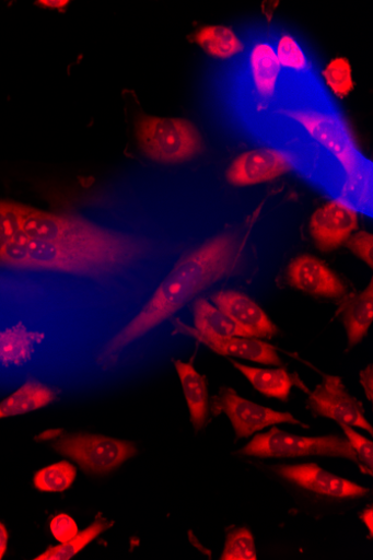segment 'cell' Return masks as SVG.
I'll return each instance as SVG.
<instances>
[{
    "label": "cell",
    "mask_w": 373,
    "mask_h": 560,
    "mask_svg": "<svg viewBox=\"0 0 373 560\" xmlns=\"http://www.w3.org/2000/svg\"><path fill=\"white\" fill-rule=\"evenodd\" d=\"M195 42L210 57L230 59L242 52L244 45L226 26H205L195 35Z\"/></svg>",
    "instance_id": "22"
},
{
    "label": "cell",
    "mask_w": 373,
    "mask_h": 560,
    "mask_svg": "<svg viewBox=\"0 0 373 560\" xmlns=\"http://www.w3.org/2000/svg\"><path fill=\"white\" fill-rule=\"evenodd\" d=\"M342 430L346 439L350 443L353 448L357 460L359 463V469L362 474L368 475L370 477L373 476V443L371 440H368L357 431L352 427L347 424H338Z\"/></svg>",
    "instance_id": "29"
},
{
    "label": "cell",
    "mask_w": 373,
    "mask_h": 560,
    "mask_svg": "<svg viewBox=\"0 0 373 560\" xmlns=\"http://www.w3.org/2000/svg\"><path fill=\"white\" fill-rule=\"evenodd\" d=\"M337 315H341L348 338V348L351 350L358 346L368 331L373 320V282L360 293L343 300Z\"/></svg>",
    "instance_id": "17"
},
{
    "label": "cell",
    "mask_w": 373,
    "mask_h": 560,
    "mask_svg": "<svg viewBox=\"0 0 373 560\" xmlns=\"http://www.w3.org/2000/svg\"><path fill=\"white\" fill-rule=\"evenodd\" d=\"M277 57L282 68L298 72L304 71L307 68V60L301 46L290 35L281 37Z\"/></svg>",
    "instance_id": "30"
},
{
    "label": "cell",
    "mask_w": 373,
    "mask_h": 560,
    "mask_svg": "<svg viewBox=\"0 0 373 560\" xmlns=\"http://www.w3.org/2000/svg\"><path fill=\"white\" fill-rule=\"evenodd\" d=\"M39 337L37 334L26 331L23 327L0 332V362L8 364L25 362L30 359L33 345Z\"/></svg>",
    "instance_id": "24"
},
{
    "label": "cell",
    "mask_w": 373,
    "mask_h": 560,
    "mask_svg": "<svg viewBox=\"0 0 373 560\" xmlns=\"http://www.w3.org/2000/svg\"><path fill=\"white\" fill-rule=\"evenodd\" d=\"M323 75L328 86L339 97H346L354 89L352 69L350 62L345 58L333 60Z\"/></svg>",
    "instance_id": "27"
},
{
    "label": "cell",
    "mask_w": 373,
    "mask_h": 560,
    "mask_svg": "<svg viewBox=\"0 0 373 560\" xmlns=\"http://www.w3.org/2000/svg\"><path fill=\"white\" fill-rule=\"evenodd\" d=\"M175 325L176 332L195 338L218 354L225 355V358L242 359L269 366H283L278 348L257 338L206 337L195 332L191 327L179 320H176Z\"/></svg>",
    "instance_id": "14"
},
{
    "label": "cell",
    "mask_w": 373,
    "mask_h": 560,
    "mask_svg": "<svg viewBox=\"0 0 373 560\" xmlns=\"http://www.w3.org/2000/svg\"><path fill=\"white\" fill-rule=\"evenodd\" d=\"M243 247L236 233H223L185 254L141 312L104 346L97 365L105 371L114 368L129 345L173 317L200 292L233 275Z\"/></svg>",
    "instance_id": "1"
},
{
    "label": "cell",
    "mask_w": 373,
    "mask_h": 560,
    "mask_svg": "<svg viewBox=\"0 0 373 560\" xmlns=\"http://www.w3.org/2000/svg\"><path fill=\"white\" fill-rule=\"evenodd\" d=\"M193 330L206 337H244L250 338L237 324L210 301L199 298L193 305Z\"/></svg>",
    "instance_id": "21"
},
{
    "label": "cell",
    "mask_w": 373,
    "mask_h": 560,
    "mask_svg": "<svg viewBox=\"0 0 373 560\" xmlns=\"http://www.w3.org/2000/svg\"><path fill=\"white\" fill-rule=\"evenodd\" d=\"M242 460L293 500L292 512L319 521L346 515L372 499V490L336 476L316 464L269 465L253 457Z\"/></svg>",
    "instance_id": "2"
},
{
    "label": "cell",
    "mask_w": 373,
    "mask_h": 560,
    "mask_svg": "<svg viewBox=\"0 0 373 560\" xmlns=\"http://www.w3.org/2000/svg\"><path fill=\"white\" fill-rule=\"evenodd\" d=\"M233 456L253 459H296V457H335L354 464L359 468L355 453L346 436L329 434L324 436H299L272 428L269 432L255 435Z\"/></svg>",
    "instance_id": "5"
},
{
    "label": "cell",
    "mask_w": 373,
    "mask_h": 560,
    "mask_svg": "<svg viewBox=\"0 0 373 560\" xmlns=\"http://www.w3.org/2000/svg\"><path fill=\"white\" fill-rule=\"evenodd\" d=\"M346 246L362 260L370 269L373 267V236L371 233L361 231L351 235Z\"/></svg>",
    "instance_id": "32"
},
{
    "label": "cell",
    "mask_w": 373,
    "mask_h": 560,
    "mask_svg": "<svg viewBox=\"0 0 373 560\" xmlns=\"http://www.w3.org/2000/svg\"><path fill=\"white\" fill-rule=\"evenodd\" d=\"M114 522L106 521L101 516L86 529L78 533L73 538L56 547L48 548L37 556L36 560H69L79 553L104 532L110 529Z\"/></svg>",
    "instance_id": "23"
},
{
    "label": "cell",
    "mask_w": 373,
    "mask_h": 560,
    "mask_svg": "<svg viewBox=\"0 0 373 560\" xmlns=\"http://www.w3.org/2000/svg\"><path fill=\"white\" fill-rule=\"evenodd\" d=\"M21 230L32 240L69 245L115 246L137 237L104 229L74 215L47 213L31 208L22 218Z\"/></svg>",
    "instance_id": "7"
},
{
    "label": "cell",
    "mask_w": 373,
    "mask_h": 560,
    "mask_svg": "<svg viewBox=\"0 0 373 560\" xmlns=\"http://www.w3.org/2000/svg\"><path fill=\"white\" fill-rule=\"evenodd\" d=\"M285 277L292 288L311 295L341 299L347 294V287L341 278L325 261L308 254L293 259Z\"/></svg>",
    "instance_id": "13"
},
{
    "label": "cell",
    "mask_w": 373,
    "mask_h": 560,
    "mask_svg": "<svg viewBox=\"0 0 373 560\" xmlns=\"http://www.w3.org/2000/svg\"><path fill=\"white\" fill-rule=\"evenodd\" d=\"M222 560H256L257 552L252 532L246 527L233 528L226 534Z\"/></svg>",
    "instance_id": "26"
},
{
    "label": "cell",
    "mask_w": 373,
    "mask_h": 560,
    "mask_svg": "<svg viewBox=\"0 0 373 560\" xmlns=\"http://www.w3.org/2000/svg\"><path fill=\"white\" fill-rule=\"evenodd\" d=\"M358 223L355 209L343 199H336L314 212L310 234L319 250L330 252L348 241Z\"/></svg>",
    "instance_id": "12"
},
{
    "label": "cell",
    "mask_w": 373,
    "mask_h": 560,
    "mask_svg": "<svg viewBox=\"0 0 373 560\" xmlns=\"http://www.w3.org/2000/svg\"><path fill=\"white\" fill-rule=\"evenodd\" d=\"M211 412L217 417L225 415L229 418L235 432V441L247 439L266 428L279 424L310 429L291 413L275 411L256 404L240 396L231 387H221L219 394L211 398Z\"/></svg>",
    "instance_id": "9"
},
{
    "label": "cell",
    "mask_w": 373,
    "mask_h": 560,
    "mask_svg": "<svg viewBox=\"0 0 373 560\" xmlns=\"http://www.w3.org/2000/svg\"><path fill=\"white\" fill-rule=\"evenodd\" d=\"M28 242L30 237L20 230L0 253V265L22 269L27 256Z\"/></svg>",
    "instance_id": "31"
},
{
    "label": "cell",
    "mask_w": 373,
    "mask_h": 560,
    "mask_svg": "<svg viewBox=\"0 0 373 560\" xmlns=\"http://www.w3.org/2000/svg\"><path fill=\"white\" fill-rule=\"evenodd\" d=\"M280 114L300 125L319 145H323L341 165L346 182L345 201L371 208L372 166L358 149L347 124L336 114L311 107H291Z\"/></svg>",
    "instance_id": "4"
},
{
    "label": "cell",
    "mask_w": 373,
    "mask_h": 560,
    "mask_svg": "<svg viewBox=\"0 0 373 560\" xmlns=\"http://www.w3.org/2000/svg\"><path fill=\"white\" fill-rule=\"evenodd\" d=\"M136 135L143 154L156 163L182 164L203 149L198 129L185 119L141 116Z\"/></svg>",
    "instance_id": "6"
},
{
    "label": "cell",
    "mask_w": 373,
    "mask_h": 560,
    "mask_svg": "<svg viewBox=\"0 0 373 560\" xmlns=\"http://www.w3.org/2000/svg\"><path fill=\"white\" fill-rule=\"evenodd\" d=\"M27 207L10 201H0V253L21 230V221Z\"/></svg>",
    "instance_id": "28"
},
{
    "label": "cell",
    "mask_w": 373,
    "mask_h": 560,
    "mask_svg": "<svg viewBox=\"0 0 373 560\" xmlns=\"http://www.w3.org/2000/svg\"><path fill=\"white\" fill-rule=\"evenodd\" d=\"M249 65L258 95L263 98L273 97L282 69L275 48L266 43L256 44L250 52Z\"/></svg>",
    "instance_id": "19"
},
{
    "label": "cell",
    "mask_w": 373,
    "mask_h": 560,
    "mask_svg": "<svg viewBox=\"0 0 373 560\" xmlns=\"http://www.w3.org/2000/svg\"><path fill=\"white\" fill-rule=\"evenodd\" d=\"M36 4L47 9L62 10L67 8L70 2H68V0H40V2Z\"/></svg>",
    "instance_id": "36"
},
{
    "label": "cell",
    "mask_w": 373,
    "mask_h": 560,
    "mask_svg": "<svg viewBox=\"0 0 373 560\" xmlns=\"http://www.w3.org/2000/svg\"><path fill=\"white\" fill-rule=\"evenodd\" d=\"M360 384L369 401L373 400V366L370 364L366 369L360 372Z\"/></svg>",
    "instance_id": "34"
},
{
    "label": "cell",
    "mask_w": 373,
    "mask_h": 560,
    "mask_svg": "<svg viewBox=\"0 0 373 560\" xmlns=\"http://www.w3.org/2000/svg\"><path fill=\"white\" fill-rule=\"evenodd\" d=\"M58 393L37 382L28 381L15 393L0 401V420L23 416L55 401Z\"/></svg>",
    "instance_id": "20"
},
{
    "label": "cell",
    "mask_w": 373,
    "mask_h": 560,
    "mask_svg": "<svg viewBox=\"0 0 373 560\" xmlns=\"http://www.w3.org/2000/svg\"><path fill=\"white\" fill-rule=\"evenodd\" d=\"M151 250V243L139 236L127 244L115 246L69 245L30 238L22 269L105 277L132 266Z\"/></svg>",
    "instance_id": "3"
},
{
    "label": "cell",
    "mask_w": 373,
    "mask_h": 560,
    "mask_svg": "<svg viewBox=\"0 0 373 560\" xmlns=\"http://www.w3.org/2000/svg\"><path fill=\"white\" fill-rule=\"evenodd\" d=\"M50 532L60 542L70 540L79 533L75 522L66 514L59 515L51 521Z\"/></svg>",
    "instance_id": "33"
},
{
    "label": "cell",
    "mask_w": 373,
    "mask_h": 560,
    "mask_svg": "<svg viewBox=\"0 0 373 560\" xmlns=\"http://www.w3.org/2000/svg\"><path fill=\"white\" fill-rule=\"evenodd\" d=\"M293 168V163L284 152L273 148H258L235 159L226 171V179L233 186H253L277 179Z\"/></svg>",
    "instance_id": "11"
},
{
    "label": "cell",
    "mask_w": 373,
    "mask_h": 560,
    "mask_svg": "<svg viewBox=\"0 0 373 560\" xmlns=\"http://www.w3.org/2000/svg\"><path fill=\"white\" fill-rule=\"evenodd\" d=\"M174 364L183 385L190 421L198 433L207 425L209 419L207 378L197 372L193 363L175 361Z\"/></svg>",
    "instance_id": "18"
},
{
    "label": "cell",
    "mask_w": 373,
    "mask_h": 560,
    "mask_svg": "<svg viewBox=\"0 0 373 560\" xmlns=\"http://www.w3.org/2000/svg\"><path fill=\"white\" fill-rule=\"evenodd\" d=\"M77 478V469L67 462L39 470L34 478L35 487L43 492H63Z\"/></svg>",
    "instance_id": "25"
},
{
    "label": "cell",
    "mask_w": 373,
    "mask_h": 560,
    "mask_svg": "<svg viewBox=\"0 0 373 560\" xmlns=\"http://www.w3.org/2000/svg\"><path fill=\"white\" fill-rule=\"evenodd\" d=\"M229 362L246 377L257 392L265 396L288 401L293 386L306 394L310 392L298 374H290L285 369H256L246 366L231 358Z\"/></svg>",
    "instance_id": "16"
},
{
    "label": "cell",
    "mask_w": 373,
    "mask_h": 560,
    "mask_svg": "<svg viewBox=\"0 0 373 560\" xmlns=\"http://www.w3.org/2000/svg\"><path fill=\"white\" fill-rule=\"evenodd\" d=\"M210 302L225 313L250 338L272 339L280 332L268 314L253 299L242 292L220 291L211 295Z\"/></svg>",
    "instance_id": "15"
},
{
    "label": "cell",
    "mask_w": 373,
    "mask_h": 560,
    "mask_svg": "<svg viewBox=\"0 0 373 560\" xmlns=\"http://www.w3.org/2000/svg\"><path fill=\"white\" fill-rule=\"evenodd\" d=\"M53 447L91 475L109 474L138 454L133 442L93 434L67 435Z\"/></svg>",
    "instance_id": "8"
},
{
    "label": "cell",
    "mask_w": 373,
    "mask_h": 560,
    "mask_svg": "<svg viewBox=\"0 0 373 560\" xmlns=\"http://www.w3.org/2000/svg\"><path fill=\"white\" fill-rule=\"evenodd\" d=\"M9 545V533L7 527L0 523V560L3 559Z\"/></svg>",
    "instance_id": "37"
},
{
    "label": "cell",
    "mask_w": 373,
    "mask_h": 560,
    "mask_svg": "<svg viewBox=\"0 0 373 560\" xmlns=\"http://www.w3.org/2000/svg\"><path fill=\"white\" fill-rule=\"evenodd\" d=\"M360 520L368 527L371 539L373 534V508L371 503H368L366 506L364 508V511L361 512Z\"/></svg>",
    "instance_id": "35"
},
{
    "label": "cell",
    "mask_w": 373,
    "mask_h": 560,
    "mask_svg": "<svg viewBox=\"0 0 373 560\" xmlns=\"http://www.w3.org/2000/svg\"><path fill=\"white\" fill-rule=\"evenodd\" d=\"M322 374L323 383L307 393L305 407L314 418L329 419L337 424H347L373 434V428L365 419L362 402L352 396L342 378Z\"/></svg>",
    "instance_id": "10"
}]
</instances>
